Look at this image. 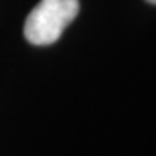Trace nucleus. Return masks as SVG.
I'll use <instances>...</instances> for the list:
<instances>
[{
	"label": "nucleus",
	"instance_id": "nucleus-1",
	"mask_svg": "<svg viewBox=\"0 0 156 156\" xmlns=\"http://www.w3.org/2000/svg\"><path fill=\"white\" fill-rule=\"evenodd\" d=\"M78 10V0H41L26 17L25 38L36 46L55 44L77 17Z\"/></svg>",
	"mask_w": 156,
	"mask_h": 156
},
{
	"label": "nucleus",
	"instance_id": "nucleus-2",
	"mask_svg": "<svg viewBox=\"0 0 156 156\" xmlns=\"http://www.w3.org/2000/svg\"><path fill=\"white\" fill-rule=\"evenodd\" d=\"M146 2H149V3H152V5H156V0H146Z\"/></svg>",
	"mask_w": 156,
	"mask_h": 156
}]
</instances>
